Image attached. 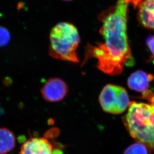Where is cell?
I'll list each match as a JSON object with an SVG mask.
<instances>
[{"label": "cell", "instance_id": "5b68a950", "mask_svg": "<svg viewBox=\"0 0 154 154\" xmlns=\"http://www.w3.org/2000/svg\"><path fill=\"white\" fill-rule=\"evenodd\" d=\"M154 77L150 74L139 70L132 73L128 79V86L130 89L142 94L144 98L154 103V93L149 90L150 83Z\"/></svg>", "mask_w": 154, "mask_h": 154}, {"label": "cell", "instance_id": "9c48e42d", "mask_svg": "<svg viewBox=\"0 0 154 154\" xmlns=\"http://www.w3.org/2000/svg\"><path fill=\"white\" fill-rule=\"evenodd\" d=\"M16 138L13 133L6 128H0V154H6L15 148Z\"/></svg>", "mask_w": 154, "mask_h": 154}, {"label": "cell", "instance_id": "52a82bcc", "mask_svg": "<svg viewBox=\"0 0 154 154\" xmlns=\"http://www.w3.org/2000/svg\"><path fill=\"white\" fill-rule=\"evenodd\" d=\"M135 9L141 25L146 28L154 31V0H131Z\"/></svg>", "mask_w": 154, "mask_h": 154}, {"label": "cell", "instance_id": "8992f818", "mask_svg": "<svg viewBox=\"0 0 154 154\" xmlns=\"http://www.w3.org/2000/svg\"><path fill=\"white\" fill-rule=\"evenodd\" d=\"M68 92V88L66 83L58 78L50 79L41 89L43 98L50 102H57L62 100Z\"/></svg>", "mask_w": 154, "mask_h": 154}, {"label": "cell", "instance_id": "277c9868", "mask_svg": "<svg viewBox=\"0 0 154 154\" xmlns=\"http://www.w3.org/2000/svg\"><path fill=\"white\" fill-rule=\"evenodd\" d=\"M99 102L103 110L106 113L119 114L127 110L130 102L124 88L115 85L108 84L101 91Z\"/></svg>", "mask_w": 154, "mask_h": 154}, {"label": "cell", "instance_id": "ba28073f", "mask_svg": "<svg viewBox=\"0 0 154 154\" xmlns=\"http://www.w3.org/2000/svg\"><path fill=\"white\" fill-rule=\"evenodd\" d=\"M19 154H54L53 147L46 138H30L21 146Z\"/></svg>", "mask_w": 154, "mask_h": 154}, {"label": "cell", "instance_id": "3957f363", "mask_svg": "<svg viewBox=\"0 0 154 154\" xmlns=\"http://www.w3.org/2000/svg\"><path fill=\"white\" fill-rule=\"evenodd\" d=\"M49 55L56 59L79 63L77 49L80 43L78 30L73 24L60 22L52 29L50 34Z\"/></svg>", "mask_w": 154, "mask_h": 154}, {"label": "cell", "instance_id": "6da1fadb", "mask_svg": "<svg viewBox=\"0 0 154 154\" xmlns=\"http://www.w3.org/2000/svg\"><path fill=\"white\" fill-rule=\"evenodd\" d=\"M130 2L117 0L115 6L101 14L102 26L100 32L104 41L88 45L84 63L89 58H96L98 69L111 76L121 74L125 66L133 64L127 33Z\"/></svg>", "mask_w": 154, "mask_h": 154}, {"label": "cell", "instance_id": "30bf717a", "mask_svg": "<svg viewBox=\"0 0 154 154\" xmlns=\"http://www.w3.org/2000/svg\"><path fill=\"white\" fill-rule=\"evenodd\" d=\"M124 154H149V149L144 144L136 143L128 147Z\"/></svg>", "mask_w": 154, "mask_h": 154}, {"label": "cell", "instance_id": "4fadbf2b", "mask_svg": "<svg viewBox=\"0 0 154 154\" xmlns=\"http://www.w3.org/2000/svg\"><path fill=\"white\" fill-rule=\"evenodd\" d=\"M64 1H73V0H63Z\"/></svg>", "mask_w": 154, "mask_h": 154}, {"label": "cell", "instance_id": "7a4b0ae2", "mask_svg": "<svg viewBox=\"0 0 154 154\" xmlns=\"http://www.w3.org/2000/svg\"><path fill=\"white\" fill-rule=\"evenodd\" d=\"M123 123L132 138L154 150V103L131 102Z\"/></svg>", "mask_w": 154, "mask_h": 154}, {"label": "cell", "instance_id": "7c38bea8", "mask_svg": "<svg viewBox=\"0 0 154 154\" xmlns=\"http://www.w3.org/2000/svg\"><path fill=\"white\" fill-rule=\"evenodd\" d=\"M146 44L154 58V35L149 36L148 38L146 41Z\"/></svg>", "mask_w": 154, "mask_h": 154}, {"label": "cell", "instance_id": "8fae6325", "mask_svg": "<svg viewBox=\"0 0 154 154\" xmlns=\"http://www.w3.org/2000/svg\"><path fill=\"white\" fill-rule=\"evenodd\" d=\"M10 34L7 29L0 26V47L6 46L10 41Z\"/></svg>", "mask_w": 154, "mask_h": 154}]
</instances>
